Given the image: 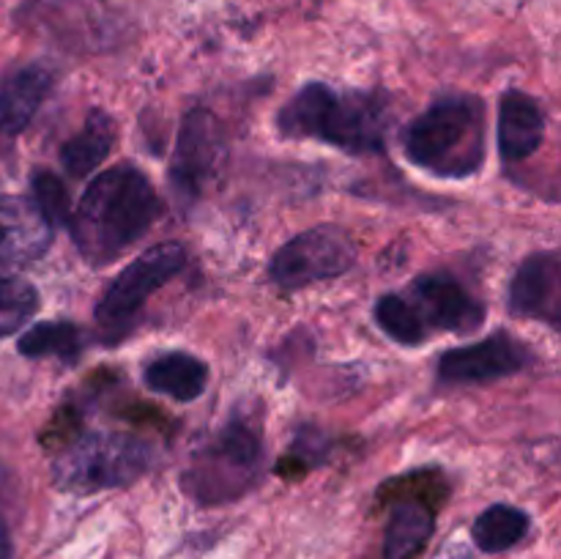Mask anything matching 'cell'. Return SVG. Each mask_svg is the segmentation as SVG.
<instances>
[{
    "mask_svg": "<svg viewBox=\"0 0 561 559\" xmlns=\"http://www.w3.org/2000/svg\"><path fill=\"white\" fill-rule=\"evenodd\" d=\"M31 201L36 203L38 212L49 219L53 225L69 223V192H66L64 181L49 170H36L31 179Z\"/></svg>",
    "mask_w": 561,
    "mask_h": 559,
    "instance_id": "603a6c76",
    "label": "cell"
},
{
    "mask_svg": "<svg viewBox=\"0 0 561 559\" xmlns=\"http://www.w3.org/2000/svg\"><path fill=\"white\" fill-rule=\"evenodd\" d=\"M38 310V290L25 280H0V340L25 327Z\"/></svg>",
    "mask_w": 561,
    "mask_h": 559,
    "instance_id": "44dd1931",
    "label": "cell"
},
{
    "mask_svg": "<svg viewBox=\"0 0 561 559\" xmlns=\"http://www.w3.org/2000/svg\"><path fill=\"white\" fill-rule=\"evenodd\" d=\"M0 559H14V543H11V532L3 515H0Z\"/></svg>",
    "mask_w": 561,
    "mask_h": 559,
    "instance_id": "d4e9b609",
    "label": "cell"
},
{
    "mask_svg": "<svg viewBox=\"0 0 561 559\" xmlns=\"http://www.w3.org/2000/svg\"><path fill=\"white\" fill-rule=\"evenodd\" d=\"M329 453V438L323 436V431L318 427H301L296 431L294 444L285 453V458L279 460V475H285L288 480H296V477L307 475L310 469H316Z\"/></svg>",
    "mask_w": 561,
    "mask_h": 559,
    "instance_id": "7402d4cb",
    "label": "cell"
},
{
    "mask_svg": "<svg viewBox=\"0 0 561 559\" xmlns=\"http://www.w3.org/2000/svg\"><path fill=\"white\" fill-rule=\"evenodd\" d=\"M436 529V510L425 493L405 491L392 499L387 529H383V559H416L425 551Z\"/></svg>",
    "mask_w": 561,
    "mask_h": 559,
    "instance_id": "4fadbf2b",
    "label": "cell"
},
{
    "mask_svg": "<svg viewBox=\"0 0 561 559\" xmlns=\"http://www.w3.org/2000/svg\"><path fill=\"white\" fill-rule=\"evenodd\" d=\"M55 225L31 197H0V280H11L36 263L53 244Z\"/></svg>",
    "mask_w": 561,
    "mask_h": 559,
    "instance_id": "8fae6325",
    "label": "cell"
},
{
    "mask_svg": "<svg viewBox=\"0 0 561 559\" xmlns=\"http://www.w3.org/2000/svg\"><path fill=\"white\" fill-rule=\"evenodd\" d=\"M510 312L557 327L561 318V261L557 252L526 258L510 283Z\"/></svg>",
    "mask_w": 561,
    "mask_h": 559,
    "instance_id": "7c38bea8",
    "label": "cell"
},
{
    "mask_svg": "<svg viewBox=\"0 0 561 559\" xmlns=\"http://www.w3.org/2000/svg\"><path fill=\"white\" fill-rule=\"evenodd\" d=\"M186 250L179 241H162L137 255L124 272L107 285L96 301L99 340L104 345H115L135 329L137 316L146 307V301L157 294L159 288L170 283L175 274L184 272Z\"/></svg>",
    "mask_w": 561,
    "mask_h": 559,
    "instance_id": "8992f818",
    "label": "cell"
},
{
    "mask_svg": "<svg viewBox=\"0 0 561 559\" xmlns=\"http://www.w3.org/2000/svg\"><path fill=\"white\" fill-rule=\"evenodd\" d=\"M535 362L529 345L507 332H496L474 345L453 349L438 360V381L449 387L463 384H491L520 373Z\"/></svg>",
    "mask_w": 561,
    "mask_h": 559,
    "instance_id": "9c48e42d",
    "label": "cell"
},
{
    "mask_svg": "<svg viewBox=\"0 0 561 559\" xmlns=\"http://www.w3.org/2000/svg\"><path fill=\"white\" fill-rule=\"evenodd\" d=\"M376 321L381 332L400 345H420L427 340L425 327L405 294H383L376 301Z\"/></svg>",
    "mask_w": 561,
    "mask_h": 559,
    "instance_id": "ffe728a7",
    "label": "cell"
},
{
    "mask_svg": "<svg viewBox=\"0 0 561 559\" xmlns=\"http://www.w3.org/2000/svg\"><path fill=\"white\" fill-rule=\"evenodd\" d=\"M529 515L524 510L513 507V504H493L485 513L477 515L474 526H471V537L474 546L485 554H502L507 548L518 546L526 535H529Z\"/></svg>",
    "mask_w": 561,
    "mask_h": 559,
    "instance_id": "ac0fdd59",
    "label": "cell"
},
{
    "mask_svg": "<svg viewBox=\"0 0 561 559\" xmlns=\"http://www.w3.org/2000/svg\"><path fill=\"white\" fill-rule=\"evenodd\" d=\"M228 162V135L217 115L206 107H192L179 126L170 184L181 203H195L217 184Z\"/></svg>",
    "mask_w": 561,
    "mask_h": 559,
    "instance_id": "52a82bcc",
    "label": "cell"
},
{
    "mask_svg": "<svg viewBox=\"0 0 561 559\" xmlns=\"http://www.w3.org/2000/svg\"><path fill=\"white\" fill-rule=\"evenodd\" d=\"M20 354L27 360H42V356H55V360L75 365L82 356V334L71 321H44L33 323L20 338Z\"/></svg>",
    "mask_w": 561,
    "mask_h": 559,
    "instance_id": "d6986e66",
    "label": "cell"
},
{
    "mask_svg": "<svg viewBox=\"0 0 561 559\" xmlns=\"http://www.w3.org/2000/svg\"><path fill=\"white\" fill-rule=\"evenodd\" d=\"M115 146V121L107 110H91L77 135L60 146V164L69 175L82 179L107 159Z\"/></svg>",
    "mask_w": 561,
    "mask_h": 559,
    "instance_id": "e0dca14e",
    "label": "cell"
},
{
    "mask_svg": "<svg viewBox=\"0 0 561 559\" xmlns=\"http://www.w3.org/2000/svg\"><path fill=\"white\" fill-rule=\"evenodd\" d=\"M159 214L162 201L151 179L131 162L115 164L88 184L69 214L71 239L91 266H107L151 230Z\"/></svg>",
    "mask_w": 561,
    "mask_h": 559,
    "instance_id": "6da1fadb",
    "label": "cell"
},
{
    "mask_svg": "<svg viewBox=\"0 0 561 559\" xmlns=\"http://www.w3.org/2000/svg\"><path fill=\"white\" fill-rule=\"evenodd\" d=\"M157 464V447L148 438L118 431H91L69 442L53 464L58 491L91 497L131 486Z\"/></svg>",
    "mask_w": 561,
    "mask_h": 559,
    "instance_id": "5b68a950",
    "label": "cell"
},
{
    "mask_svg": "<svg viewBox=\"0 0 561 559\" xmlns=\"http://www.w3.org/2000/svg\"><path fill=\"white\" fill-rule=\"evenodd\" d=\"M433 559H474V554H471V546L463 540H449L444 543L442 548L436 551V557Z\"/></svg>",
    "mask_w": 561,
    "mask_h": 559,
    "instance_id": "cb8c5ba5",
    "label": "cell"
},
{
    "mask_svg": "<svg viewBox=\"0 0 561 559\" xmlns=\"http://www.w3.org/2000/svg\"><path fill=\"white\" fill-rule=\"evenodd\" d=\"M405 296L414 305L416 316H420L427 334H469L474 329H480L482 321H485V307H482V301L474 294H469V288L463 283H458L453 274H422V277H416L411 294Z\"/></svg>",
    "mask_w": 561,
    "mask_h": 559,
    "instance_id": "30bf717a",
    "label": "cell"
},
{
    "mask_svg": "<svg viewBox=\"0 0 561 559\" xmlns=\"http://www.w3.org/2000/svg\"><path fill=\"white\" fill-rule=\"evenodd\" d=\"M356 263V241L340 225H318L285 241L268 263V277L279 288H305L340 277Z\"/></svg>",
    "mask_w": 561,
    "mask_h": 559,
    "instance_id": "ba28073f",
    "label": "cell"
},
{
    "mask_svg": "<svg viewBox=\"0 0 561 559\" xmlns=\"http://www.w3.org/2000/svg\"><path fill=\"white\" fill-rule=\"evenodd\" d=\"M142 381L153 392L190 403L206 392L208 365L197 356L186 354V351H170V354L148 362L146 370H142Z\"/></svg>",
    "mask_w": 561,
    "mask_h": 559,
    "instance_id": "2e32d148",
    "label": "cell"
},
{
    "mask_svg": "<svg viewBox=\"0 0 561 559\" xmlns=\"http://www.w3.org/2000/svg\"><path fill=\"white\" fill-rule=\"evenodd\" d=\"M277 132L288 140H321L348 153L387 148L389 102L378 91H334L307 82L277 113Z\"/></svg>",
    "mask_w": 561,
    "mask_h": 559,
    "instance_id": "7a4b0ae2",
    "label": "cell"
},
{
    "mask_svg": "<svg viewBox=\"0 0 561 559\" xmlns=\"http://www.w3.org/2000/svg\"><path fill=\"white\" fill-rule=\"evenodd\" d=\"M53 82L55 75L42 64L11 71L0 82V132L9 137L22 135L53 91Z\"/></svg>",
    "mask_w": 561,
    "mask_h": 559,
    "instance_id": "9a60e30c",
    "label": "cell"
},
{
    "mask_svg": "<svg viewBox=\"0 0 561 559\" xmlns=\"http://www.w3.org/2000/svg\"><path fill=\"white\" fill-rule=\"evenodd\" d=\"M263 469L261 411L239 406L222 427L195 449L181 471V491L192 502L228 504L255 488Z\"/></svg>",
    "mask_w": 561,
    "mask_h": 559,
    "instance_id": "277c9868",
    "label": "cell"
},
{
    "mask_svg": "<svg viewBox=\"0 0 561 559\" xmlns=\"http://www.w3.org/2000/svg\"><path fill=\"white\" fill-rule=\"evenodd\" d=\"M411 164L438 179H469L485 164V104L471 93L436 99L403 132Z\"/></svg>",
    "mask_w": 561,
    "mask_h": 559,
    "instance_id": "3957f363",
    "label": "cell"
},
{
    "mask_svg": "<svg viewBox=\"0 0 561 559\" xmlns=\"http://www.w3.org/2000/svg\"><path fill=\"white\" fill-rule=\"evenodd\" d=\"M546 140V113L535 96L507 91L499 104V153L504 162H524Z\"/></svg>",
    "mask_w": 561,
    "mask_h": 559,
    "instance_id": "5bb4252c",
    "label": "cell"
}]
</instances>
